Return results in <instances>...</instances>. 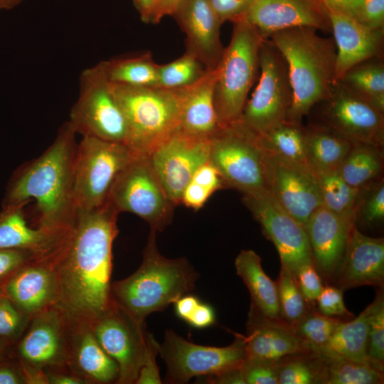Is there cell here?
Instances as JSON below:
<instances>
[{"label": "cell", "instance_id": "56", "mask_svg": "<svg viewBox=\"0 0 384 384\" xmlns=\"http://www.w3.org/2000/svg\"><path fill=\"white\" fill-rule=\"evenodd\" d=\"M183 0H156L149 16V23H158L164 17L175 14Z\"/></svg>", "mask_w": 384, "mask_h": 384}, {"label": "cell", "instance_id": "20", "mask_svg": "<svg viewBox=\"0 0 384 384\" xmlns=\"http://www.w3.org/2000/svg\"><path fill=\"white\" fill-rule=\"evenodd\" d=\"M54 250L28 262L3 284L4 295L31 317L58 302Z\"/></svg>", "mask_w": 384, "mask_h": 384}, {"label": "cell", "instance_id": "36", "mask_svg": "<svg viewBox=\"0 0 384 384\" xmlns=\"http://www.w3.org/2000/svg\"><path fill=\"white\" fill-rule=\"evenodd\" d=\"M326 367L324 384H380L383 373L370 365L344 358L322 346H311Z\"/></svg>", "mask_w": 384, "mask_h": 384}, {"label": "cell", "instance_id": "19", "mask_svg": "<svg viewBox=\"0 0 384 384\" xmlns=\"http://www.w3.org/2000/svg\"><path fill=\"white\" fill-rule=\"evenodd\" d=\"M243 18L264 39L277 31L295 27L331 31L323 0H254Z\"/></svg>", "mask_w": 384, "mask_h": 384}, {"label": "cell", "instance_id": "40", "mask_svg": "<svg viewBox=\"0 0 384 384\" xmlns=\"http://www.w3.org/2000/svg\"><path fill=\"white\" fill-rule=\"evenodd\" d=\"M277 285L282 316L294 328L311 309L309 303L302 296L294 274L282 265Z\"/></svg>", "mask_w": 384, "mask_h": 384}, {"label": "cell", "instance_id": "45", "mask_svg": "<svg viewBox=\"0 0 384 384\" xmlns=\"http://www.w3.org/2000/svg\"><path fill=\"white\" fill-rule=\"evenodd\" d=\"M242 370L247 384H278L277 361L246 358Z\"/></svg>", "mask_w": 384, "mask_h": 384}, {"label": "cell", "instance_id": "1", "mask_svg": "<svg viewBox=\"0 0 384 384\" xmlns=\"http://www.w3.org/2000/svg\"><path fill=\"white\" fill-rule=\"evenodd\" d=\"M119 213L107 201L78 212L53 252L58 306L73 322L90 325L114 304L112 245Z\"/></svg>", "mask_w": 384, "mask_h": 384}, {"label": "cell", "instance_id": "64", "mask_svg": "<svg viewBox=\"0 0 384 384\" xmlns=\"http://www.w3.org/2000/svg\"><path fill=\"white\" fill-rule=\"evenodd\" d=\"M4 295L3 290V285H0V297Z\"/></svg>", "mask_w": 384, "mask_h": 384}, {"label": "cell", "instance_id": "58", "mask_svg": "<svg viewBox=\"0 0 384 384\" xmlns=\"http://www.w3.org/2000/svg\"><path fill=\"white\" fill-rule=\"evenodd\" d=\"M205 381L215 384H247L242 366L215 375L207 376Z\"/></svg>", "mask_w": 384, "mask_h": 384}, {"label": "cell", "instance_id": "42", "mask_svg": "<svg viewBox=\"0 0 384 384\" xmlns=\"http://www.w3.org/2000/svg\"><path fill=\"white\" fill-rule=\"evenodd\" d=\"M375 306L371 314L368 356L371 366L383 373L384 370V297L381 287L374 299Z\"/></svg>", "mask_w": 384, "mask_h": 384}, {"label": "cell", "instance_id": "47", "mask_svg": "<svg viewBox=\"0 0 384 384\" xmlns=\"http://www.w3.org/2000/svg\"><path fill=\"white\" fill-rule=\"evenodd\" d=\"M41 256L44 255L26 250L0 249V285L24 265Z\"/></svg>", "mask_w": 384, "mask_h": 384}, {"label": "cell", "instance_id": "26", "mask_svg": "<svg viewBox=\"0 0 384 384\" xmlns=\"http://www.w3.org/2000/svg\"><path fill=\"white\" fill-rule=\"evenodd\" d=\"M70 322L69 368L88 383H117L119 367L100 346L90 325Z\"/></svg>", "mask_w": 384, "mask_h": 384}, {"label": "cell", "instance_id": "33", "mask_svg": "<svg viewBox=\"0 0 384 384\" xmlns=\"http://www.w3.org/2000/svg\"><path fill=\"white\" fill-rule=\"evenodd\" d=\"M383 168V148L354 142L337 171L348 185L361 188L376 180Z\"/></svg>", "mask_w": 384, "mask_h": 384}, {"label": "cell", "instance_id": "52", "mask_svg": "<svg viewBox=\"0 0 384 384\" xmlns=\"http://www.w3.org/2000/svg\"><path fill=\"white\" fill-rule=\"evenodd\" d=\"M373 29L384 27V0H365L361 21Z\"/></svg>", "mask_w": 384, "mask_h": 384}, {"label": "cell", "instance_id": "18", "mask_svg": "<svg viewBox=\"0 0 384 384\" xmlns=\"http://www.w3.org/2000/svg\"><path fill=\"white\" fill-rule=\"evenodd\" d=\"M265 154L267 192L304 227L313 212L322 206L316 172L309 166Z\"/></svg>", "mask_w": 384, "mask_h": 384}, {"label": "cell", "instance_id": "61", "mask_svg": "<svg viewBox=\"0 0 384 384\" xmlns=\"http://www.w3.org/2000/svg\"><path fill=\"white\" fill-rule=\"evenodd\" d=\"M155 1L156 0H133L143 21L149 23L150 13Z\"/></svg>", "mask_w": 384, "mask_h": 384}, {"label": "cell", "instance_id": "28", "mask_svg": "<svg viewBox=\"0 0 384 384\" xmlns=\"http://www.w3.org/2000/svg\"><path fill=\"white\" fill-rule=\"evenodd\" d=\"M26 205L4 207L0 211V249H21L40 255L52 252L65 233L31 226L26 218Z\"/></svg>", "mask_w": 384, "mask_h": 384}, {"label": "cell", "instance_id": "23", "mask_svg": "<svg viewBox=\"0 0 384 384\" xmlns=\"http://www.w3.org/2000/svg\"><path fill=\"white\" fill-rule=\"evenodd\" d=\"M353 225L321 206L304 226L314 267L326 283L335 279Z\"/></svg>", "mask_w": 384, "mask_h": 384}, {"label": "cell", "instance_id": "57", "mask_svg": "<svg viewBox=\"0 0 384 384\" xmlns=\"http://www.w3.org/2000/svg\"><path fill=\"white\" fill-rule=\"evenodd\" d=\"M48 384H86L88 383L83 378L70 370H45Z\"/></svg>", "mask_w": 384, "mask_h": 384}, {"label": "cell", "instance_id": "13", "mask_svg": "<svg viewBox=\"0 0 384 384\" xmlns=\"http://www.w3.org/2000/svg\"><path fill=\"white\" fill-rule=\"evenodd\" d=\"M320 103L324 125L354 142L383 147L384 112L337 80Z\"/></svg>", "mask_w": 384, "mask_h": 384}, {"label": "cell", "instance_id": "5", "mask_svg": "<svg viewBox=\"0 0 384 384\" xmlns=\"http://www.w3.org/2000/svg\"><path fill=\"white\" fill-rule=\"evenodd\" d=\"M110 85L126 121L127 146L137 154L148 156L179 127V89Z\"/></svg>", "mask_w": 384, "mask_h": 384}, {"label": "cell", "instance_id": "54", "mask_svg": "<svg viewBox=\"0 0 384 384\" xmlns=\"http://www.w3.org/2000/svg\"><path fill=\"white\" fill-rule=\"evenodd\" d=\"M215 321L213 309L208 304L199 302L186 321L193 327L203 329L213 325Z\"/></svg>", "mask_w": 384, "mask_h": 384}, {"label": "cell", "instance_id": "3", "mask_svg": "<svg viewBox=\"0 0 384 384\" xmlns=\"http://www.w3.org/2000/svg\"><path fill=\"white\" fill-rule=\"evenodd\" d=\"M268 39L280 52L288 69L292 102L287 121L302 124L313 107L328 97L336 82L334 38L302 26L277 31Z\"/></svg>", "mask_w": 384, "mask_h": 384}, {"label": "cell", "instance_id": "41", "mask_svg": "<svg viewBox=\"0 0 384 384\" xmlns=\"http://www.w3.org/2000/svg\"><path fill=\"white\" fill-rule=\"evenodd\" d=\"M344 319L327 316L311 308L293 328L304 341L315 346L325 345Z\"/></svg>", "mask_w": 384, "mask_h": 384}, {"label": "cell", "instance_id": "22", "mask_svg": "<svg viewBox=\"0 0 384 384\" xmlns=\"http://www.w3.org/2000/svg\"><path fill=\"white\" fill-rule=\"evenodd\" d=\"M326 7L336 48V82L355 65L381 57L383 28H370L358 20Z\"/></svg>", "mask_w": 384, "mask_h": 384}, {"label": "cell", "instance_id": "59", "mask_svg": "<svg viewBox=\"0 0 384 384\" xmlns=\"http://www.w3.org/2000/svg\"><path fill=\"white\" fill-rule=\"evenodd\" d=\"M199 302L198 299L193 295L181 297L174 303L176 315L186 321Z\"/></svg>", "mask_w": 384, "mask_h": 384}, {"label": "cell", "instance_id": "50", "mask_svg": "<svg viewBox=\"0 0 384 384\" xmlns=\"http://www.w3.org/2000/svg\"><path fill=\"white\" fill-rule=\"evenodd\" d=\"M222 23L243 18L254 0H210Z\"/></svg>", "mask_w": 384, "mask_h": 384}, {"label": "cell", "instance_id": "30", "mask_svg": "<svg viewBox=\"0 0 384 384\" xmlns=\"http://www.w3.org/2000/svg\"><path fill=\"white\" fill-rule=\"evenodd\" d=\"M308 164L315 172L336 171L354 142L324 124L305 128Z\"/></svg>", "mask_w": 384, "mask_h": 384}, {"label": "cell", "instance_id": "34", "mask_svg": "<svg viewBox=\"0 0 384 384\" xmlns=\"http://www.w3.org/2000/svg\"><path fill=\"white\" fill-rule=\"evenodd\" d=\"M257 137L267 154L310 167L306 158L305 128L302 124L285 121Z\"/></svg>", "mask_w": 384, "mask_h": 384}, {"label": "cell", "instance_id": "8", "mask_svg": "<svg viewBox=\"0 0 384 384\" xmlns=\"http://www.w3.org/2000/svg\"><path fill=\"white\" fill-rule=\"evenodd\" d=\"M208 161L225 187L247 196L267 191L265 154L257 137L238 123L222 127L210 139Z\"/></svg>", "mask_w": 384, "mask_h": 384}, {"label": "cell", "instance_id": "24", "mask_svg": "<svg viewBox=\"0 0 384 384\" xmlns=\"http://www.w3.org/2000/svg\"><path fill=\"white\" fill-rule=\"evenodd\" d=\"M342 291L384 282V240L365 235L354 225L334 281Z\"/></svg>", "mask_w": 384, "mask_h": 384}, {"label": "cell", "instance_id": "17", "mask_svg": "<svg viewBox=\"0 0 384 384\" xmlns=\"http://www.w3.org/2000/svg\"><path fill=\"white\" fill-rule=\"evenodd\" d=\"M70 329V319L56 305L37 313L17 346L19 361L43 370L68 366Z\"/></svg>", "mask_w": 384, "mask_h": 384}, {"label": "cell", "instance_id": "14", "mask_svg": "<svg viewBox=\"0 0 384 384\" xmlns=\"http://www.w3.org/2000/svg\"><path fill=\"white\" fill-rule=\"evenodd\" d=\"M105 351L117 363V383H135L142 366L148 333L114 302L112 306L90 325Z\"/></svg>", "mask_w": 384, "mask_h": 384}, {"label": "cell", "instance_id": "51", "mask_svg": "<svg viewBox=\"0 0 384 384\" xmlns=\"http://www.w3.org/2000/svg\"><path fill=\"white\" fill-rule=\"evenodd\" d=\"M191 181L208 188L212 193L225 187L218 171L208 161L196 169Z\"/></svg>", "mask_w": 384, "mask_h": 384}, {"label": "cell", "instance_id": "38", "mask_svg": "<svg viewBox=\"0 0 384 384\" xmlns=\"http://www.w3.org/2000/svg\"><path fill=\"white\" fill-rule=\"evenodd\" d=\"M277 368L278 384H316L325 381V364L311 348L308 353L277 360Z\"/></svg>", "mask_w": 384, "mask_h": 384}, {"label": "cell", "instance_id": "29", "mask_svg": "<svg viewBox=\"0 0 384 384\" xmlns=\"http://www.w3.org/2000/svg\"><path fill=\"white\" fill-rule=\"evenodd\" d=\"M235 267L237 274L250 292V305L271 320L284 321L280 310L277 282L265 272L260 257L252 250H242L235 258Z\"/></svg>", "mask_w": 384, "mask_h": 384}, {"label": "cell", "instance_id": "15", "mask_svg": "<svg viewBox=\"0 0 384 384\" xmlns=\"http://www.w3.org/2000/svg\"><path fill=\"white\" fill-rule=\"evenodd\" d=\"M210 139L191 135L179 127L149 155L167 196L175 205L196 169L208 161Z\"/></svg>", "mask_w": 384, "mask_h": 384}, {"label": "cell", "instance_id": "21", "mask_svg": "<svg viewBox=\"0 0 384 384\" xmlns=\"http://www.w3.org/2000/svg\"><path fill=\"white\" fill-rule=\"evenodd\" d=\"M186 37V51L207 70L218 65L224 48L220 41L223 23L210 0H183L174 14Z\"/></svg>", "mask_w": 384, "mask_h": 384}, {"label": "cell", "instance_id": "7", "mask_svg": "<svg viewBox=\"0 0 384 384\" xmlns=\"http://www.w3.org/2000/svg\"><path fill=\"white\" fill-rule=\"evenodd\" d=\"M121 143L82 137L77 144L73 169V201L75 213L107 201L119 173L137 156Z\"/></svg>", "mask_w": 384, "mask_h": 384}, {"label": "cell", "instance_id": "25", "mask_svg": "<svg viewBox=\"0 0 384 384\" xmlns=\"http://www.w3.org/2000/svg\"><path fill=\"white\" fill-rule=\"evenodd\" d=\"M244 336L247 358L277 361L285 356L308 353L311 346L285 321L271 320L250 305Z\"/></svg>", "mask_w": 384, "mask_h": 384}, {"label": "cell", "instance_id": "27", "mask_svg": "<svg viewBox=\"0 0 384 384\" xmlns=\"http://www.w3.org/2000/svg\"><path fill=\"white\" fill-rule=\"evenodd\" d=\"M215 68L195 84L179 89V128L194 137L210 139L220 128L214 103Z\"/></svg>", "mask_w": 384, "mask_h": 384}, {"label": "cell", "instance_id": "44", "mask_svg": "<svg viewBox=\"0 0 384 384\" xmlns=\"http://www.w3.org/2000/svg\"><path fill=\"white\" fill-rule=\"evenodd\" d=\"M31 317L5 295L0 297V342L9 345L22 335Z\"/></svg>", "mask_w": 384, "mask_h": 384}, {"label": "cell", "instance_id": "46", "mask_svg": "<svg viewBox=\"0 0 384 384\" xmlns=\"http://www.w3.org/2000/svg\"><path fill=\"white\" fill-rule=\"evenodd\" d=\"M316 302L318 311L324 316L344 319L353 317L344 304L343 291L336 286L324 287Z\"/></svg>", "mask_w": 384, "mask_h": 384}, {"label": "cell", "instance_id": "55", "mask_svg": "<svg viewBox=\"0 0 384 384\" xmlns=\"http://www.w3.org/2000/svg\"><path fill=\"white\" fill-rule=\"evenodd\" d=\"M325 6L341 11L361 21L365 0H323Z\"/></svg>", "mask_w": 384, "mask_h": 384}, {"label": "cell", "instance_id": "43", "mask_svg": "<svg viewBox=\"0 0 384 384\" xmlns=\"http://www.w3.org/2000/svg\"><path fill=\"white\" fill-rule=\"evenodd\" d=\"M375 180L360 188V198L356 213L368 224L383 221L384 218V181Z\"/></svg>", "mask_w": 384, "mask_h": 384}, {"label": "cell", "instance_id": "9", "mask_svg": "<svg viewBox=\"0 0 384 384\" xmlns=\"http://www.w3.org/2000/svg\"><path fill=\"white\" fill-rule=\"evenodd\" d=\"M258 77L251 97L236 122L256 137L287 121L292 102L287 63L268 38L260 47Z\"/></svg>", "mask_w": 384, "mask_h": 384}, {"label": "cell", "instance_id": "62", "mask_svg": "<svg viewBox=\"0 0 384 384\" xmlns=\"http://www.w3.org/2000/svg\"><path fill=\"white\" fill-rule=\"evenodd\" d=\"M24 0H0V12L10 11L19 6Z\"/></svg>", "mask_w": 384, "mask_h": 384}, {"label": "cell", "instance_id": "16", "mask_svg": "<svg viewBox=\"0 0 384 384\" xmlns=\"http://www.w3.org/2000/svg\"><path fill=\"white\" fill-rule=\"evenodd\" d=\"M243 203L260 224L263 233L274 245L281 265L295 276L304 265L314 264L304 227L287 213L267 191L243 196Z\"/></svg>", "mask_w": 384, "mask_h": 384}, {"label": "cell", "instance_id": "39", "mask_svg": "<svg viewBox=\"0 0 384 384\" xmlns=\"http://www.w3.org/2000/svg\"><path fill=\"white\" fill-rule=\"evenodd\" d=\"M207 71L196 56L186 52L172 62L159 65L158 86L170 90L187 87L201 79Z\"/></svg>", "mask_w": 384, "mask_h": 384}, {"label": "cell", "instance_id": "10", "mask_svg": "<svg viewBox=\"0 0 384 384\" xmlns=\"http://www.w3.org/2000/svg\"><path fill=\"white\" fill-rule=\"evenodd\" d=\"M79 82V95L68 120L76 134L127 145L126 121L102 61L83 70Z\"/></svg>", "mask_w": 384, "mask_h": 384}, {"label": "cell", "instance_id": "11", "mask_svg": "<svg viewBox=\"0 0 384 384\" xmlns=\"http://www.w3.org/2000/svg\"><path fill=\"white\" fill-rule=\"evenodd\" d=\"M107 202L119 213H134L151 229L163 230L173 217L175 205L164 190L147 155L137 154L117 176Z\"/></svg>", "mask_w": 384, "mask_h": 384}, {"label": "cell", "instance_id": "4", "mask_svg": "<svg viewBox=\"0 0 384 384\" xmlns=\"http://www.w3.org/2000/svg\"><path fill=\"white\" fill-rule=\"evenodd\" d=\"M156 233L151 229L139 267L111 285L114 303L141 326L149 314L164 310L193 291L198 278L185 257L169 259L159 252Z\"/></svg>", "mask_w": 384, "mask_h": 384}, {"label": "cell", "instance_id": "63", "mask_svg": "<svg viewBox=\"0 0 384 384\" xmlns=\"http://www.w3.org/2000/svg\"><path fill=\"white\" fill-rule=\"evenodd\" d=\"M8 345L4 343H2V342H0V353H1L4 351V349L7 347Z\"/></svg>", "mask_w": 384, "mask_h": 384}, {"label": "cell", "instance_id": "12", "mask_svg": "<svg viewBox=\"0 0 384 384\" xmlns=\"http://www.w3.org/2000/svg\"><path fill=\"white\" fill-rule=\"evenodd\" d=\"M159 354L167 368L166 383L175 384L239 368L247 358L242 335L228 346L215 347L190 342L171 329L165 331Z\"/></svg>", "mask_w": 384, "mask_h": 384}, {"label": "cell", "instance_id": "37", "mask_svg": "<svg viewBox=\"0 0 384 384\" xmlns=\"http://www.w3.org/2000/svg\"><path fill=\"white\" fill-rule=\"evenodd\" d=\"M339 80L384 112V64L381 57L355 65Z\"/></svg>", "mask_w": 384, "mask_h": 384}, {"label": "cell", "instance_id": "31", "mask_svg": "<svg viewBox=\"0 0 384 384\" xmlns=\"http://www.w3.org/2000/svg\"><path fill=\"white\" fill-rule=\"evenodd\" d=\"M374 306L373 301L358 316L342 320L322 347L344 358L371 366L368 346L370 320Z\"/></svg>", "mask_w": 384, "mask_h": 384}, {"label": "cell", "instance_id": "35", "mask_svg": "<svg viewBox=\"0 0 384 384\" xmlns=\"http://www.w3.org/2000/svg\"><path fill=\"white\" fill-rule=\"evenodd\" d=\"M319 180L322 206L355 225L360 198V188L348 185L338 171L316 172Z\"/></svg>", "mask_w": 384, "mask_h": 384}, {"label": "cell", "instance_id": "60", "mask_svg": "<svg viewBox=\"0 0 384 384\" xmlns=\"http://www.w3.org/2000/svg\"><path fill=\"white\" fill-rule=\"evenodd\" d=\"M24 378L20 368L12 365L0 364V384H23Z\"/></svg>", "mask_w": 384, "mask_h": 384}, {"label": "cell", "instance_id": "32", "mask_svg": "<svg viewBox=\"0 0 384 384\" xmlns=\"http://www.w3.org/2000/svg\"><path fill=\"white\" fill-rule=\"evenodd\" d=\"M110 82L131 86L158 85L159 66L151 53L119 56L102 61Z\"/></svg>", "mask_w": 384, "mask_h": 384}, {"label": "cell", "instance_id": "48", "mask_svg": "<svg viewBox=\"0 0 384 384\" xmlns=\"http://www.w3.org/2000/svg\"><path fill=\"white\" fill-rule=\"evenodd\" d=\"M160 344L153 335L148 333L146 351L142 366L140 368L136 384H160L161 379L156 358L159 353Z\"/></svg>", "mask_w": 384, "mask_h": 384}, {"label": "cell", "instance_id": "6", "mask_svg": "<svg viewBox=\"0 0 384 384\" xmlns=\"http://www.w3.org/2000/svg\"><path fill=\"white\" fill-rule=\"evenodd\" d=\"M228 46L217 67L214 103L220 127L236 122L242 112L260 68L264 38L244 18L233 22Z\"/></svg>", "mask_w": 384, "mask_h": 384}, {"label": "cell", "instance_id": "53", "mask_svg": "<svg viewBox=\"0 0 384 384\" xmlns=\"http://www.w3.org/2000/svg\"><path fill=\"white\" fill-rule=\"evenodd\" d=\"M213 193L208 188L190 181L182 193L181 203L194 210H198L203 206Z\"/></svg>", "mask_w": 384, "mask_h": 384}, {"label": "cell", "instance_id": "49", "mask_svg": "<svg viewBox=\"0 0 384 384\" xmlns=\"http://www.w3.org/2000/svg\"><path fill=\"white\" fill-rule=\"evenodd\" d=\"M298 287L305 299L309 303H314L322 289L321 277L319 274L314 264L302 266L295 274Z\"/></svg>", "mask_w": 384, "mask_h": 384}, {"label": "cell", "instance_id": "2", "mask_svg": "<svg viewBox=\"0 0 384 384\" xmlns=\"http://www.w3.org/2000/svg\"><path fill=\"white\" fill-rule=\"evenodd\" d=\"M74 129L62 124L47 149L17 169L6 187L2 208L35 201L37 227L64 233L74 222L73 169L77 147Z\"/></svg>", "mask_w": 384, "mask_h": 384}]
</instances>
